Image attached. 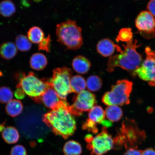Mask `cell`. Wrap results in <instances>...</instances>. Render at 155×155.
Masks as SVG:
<instances>
[{"label":"cell","mask_w":155,"mask_h":155,"mask_svg":"<svg viewBox=\"0 0 155 155\" xmlns=\"http://www.w3.org/2000/svg\"><path fill=\"white\" fill-rule=\"evenodd\" d=\"M69 103L61 100L55 108L49 110L42 117L44 123L56 135L67 139L76 129V123L70 113Z\"/></svg>","instance_id":"cell-1"},{"label":"cell","mask_w":155,"mask_h":155,"mask_svg":"<svg viewBox=\"0 0 155 155\" xmlns=\"http://www.w3.org/2000/svg\"><path fill=\"white\" fill-rule=\"evenodd\" d=\"M137 41H133V38L127 42V45L122 44L124 50L123 51L119 46L116 45L117 51L120 53L110 58L107 64V71L113 72L116 67L125 70L133 76H137L136 71L143 62L142 56L137 51L136 48L141 45H137Z\"/></svg>","instance_id":"cell-2"},{"label":"cell","mask_w":155,"mask_h":155,"mask_svg":"<svg viewBox=\"0 0 155 155\" xmlns=\"http://www.w3.org/2000/svg\"><path fill=\"white\" fill-rule=\"evenodd\" d=\"M145 137V132L139 130L135 121L126 118L122 122L117 135L114 138V149H120L123 145L127 149L137 148L138 144L144 140Z\"/></svg>","instance_id":"cell-3"},{"label":"cell","mask_w":155,"mask_h":155,"mask_svg":"<svg viewBox=\"0 0 155 155\" xmlns=\"http://www.w3.org/2000/svg\"><path fill=\"white\" fill-rule=\"evenodd\" d=\"M82 31V28L75 21L69 19L57 25L56 34L58 41L67 49H79L83 44Z\"/></svg>","instance_id":"cell-4"},{"label":"cell","mask_w":155,"mask_h":155,"mask_svg":"<svg viewBox=\"0 0 155 155\" xmlns=\"http://www.w3.org/2000/svg\"><path fill=\"white\" fill-rule=\"evenodd\" d=\"M133 85L132 82L127 79L117 81L115 85L112 86L111 91L104 94L102 102L108 106L129 104Z\"/></svg>","instance_id":"cell-5"},{"label":"cell","mask_w":155,"mask_h":155,"mask_svg":"<svg viewBox=\"0 0 155 155\" xmlns=\"http://www.w3.org/2000/svg\"><path fill=\"white\" fill-rule=\"evenodd\" d=\"M50 86L49 82L39 79L33 73L30 72L28 75L22 73L20 75L17 88H22L27 95L40 102L42 95Z\"/></svg>","instance_id":"cell-6"},{"label":"cell","mask_w":155,"mask_h":155,"mask_svg":"<svg viewBox=\"0 0 155 155\" xmlns=\"http://www.w3.org/2000/svg\"><path fill=\"white\" fill-rule=\"evenodd\" d=\"M85 140L91 155H104L114 149V139L105 127H103L101 132L95 137L91 134L86 135Z\"/></svg>","instance_id":"cell-7"},{"label":"cell","mask_w":155,"mask_h":155,"mask_svg":"<svg viewBox=\"0 0 155 155\" xmlns=\"http://www.w3.org/2000/svg\"><path fill=\"white\" fill-rule=\"evenodd\" d=\"M73 74L72 71L67 67L58 68L53 71V77L49 82L62 100L67 101L68 95L72 93L70 82Z\"/></svg>","instance_id":"cell-8"},{"label":"cell","mask_w":155,"mask_h":155,"mask_svg":"<svg viewBox=\"0 0 155 155\" xmlns=\"http://www.w3.org/2000/svg\"><path fill=\"white\" fill-rule=\"evenodd\" d=\"M73 104L70 106V112L73 115L79 116L83 112L90 111L96 103L95 96L88 91L84 90L74 96Z\"/></svg>","instance_id":"cell-9"},{"label":"cell","mask_w":155,"mask_h":155,"mask_svg":"<svg viewBox=\"0 0 155 155\" xmlns=\"http://www.w3.org/2000/svg\"><path fill=\"white\" fill-rule=\"evenodd\" d=\"M146 57L136 71L137 76L147 81L150 86H155V51L150 47L145 48Z\"/></svg>","instance_id":"cell-10"},{"label":"cell","mask_w":155,"mask_h":155,"mask_svg":"<svg viewBox=\"0 0 155 155\" xmlns=\"http://www.w3.org/2000/svg\"><path fill=\"white\" fill-rule=\"evenodd\" d=\"M105 111L101 107L94 106L89 112L88 119L83 124L82 129L96 134L98 131L97 127L98 124H102L104 127H110L111 125V122L105 120Z\"/></svg>","instance_id":"cell-11"},{"label":"cell","mask_w":155,"mask_h":155,"mask_svg":"<svg viewBox=\"0 0 155 155\" xmlns=\"http://www.w3.org/2000/svg\"><path fill=\"white\" fill-rule=\"evenodd\" d=\"M135 26L143 38L150 39L155 36V19L149 11L141 12L135 19Z\"/></svg>","instance_id":"cell-12"},{"label":"cell","mask_w":155,"mask_h":155,"mask_svg":"<svg viewBox=\"0 0 155 155\" xmlns=\"http://www.w3.org/2000/svg\"><path fill=\"white\" fill-rule=\"evenodd\" d=\"M60 100L57 92L50 84L42 95L41 101L46 107L51 109L58 105L61 101Z\"/></svg>","instance_id":"cell-13"},{"label":"cell","mask_w":155,"mask_h":155,"mask_svg":"<svg viewBox=\"0 0 155 155\" xmlns=\"http://www.w3.org/2000/svg\"><path fill=\"white\" fill-rule=\"evenodd\" d=\"M116 48V45L108 38H104L100 41L97 46L98 53L104 57L112 55L115 52Z\"/></svg>","instance_id":"cell-14"},{"label":"cell","mask_w":155,"mask_h":155,"mask_svg":"<svg viewBox=\"0 0 155 155\" xmlns=\"http://www.w3.org/2000/svg\"><path fill=\"white\" fill-rule=\"evenodd\" d=\"M73 68L76 72L84 74L88 72L91 66V63L87 58L78 55L73 59L72 63Z\"/></svg>","instance_id":"cell-15"},{"label":"cell","mask_w":155,"mask_h":155,"mask_svg":"<svg viewBox=\"0 0 155 155\" xmlns=\"http://www.w3.org/2000/svg\"><path fill=\"white\" fill-rule=\"evenodd\" d=\"M48 64L47 58L41 53H37L31 56L30 60V67L36 71H41L45 68Z\"/></svg>","instance_id":"cell-16"},{"label":"cell","mask_w":155,"mask_h":155,"mask_svg":"<svg viewBox=\"0 0 155 155\" xmlns=\"http://www.w3.org/2000/svg\"><path fill=\"white\" fill-rule=\"evenodd\" d=\"M17 48L12 42H4L0 46V55L5 60H11L17 55Z\"/></svg>","instance_id":"cell-17"},{"label":"cell","mask_w":155,"mask_h":155,"mask_svg":"<svg viewBox=\"0 0 155 155\" xmlns=\"http://www.w3.org/2000/svg\"><path fill=\"white\" fill-rule=\"evenodd\" d=\"M2 136L6 142L9 144L17 142L19 138L18 130L15 127H7L2 132Z\"/></svg>","instance_id":"cell-18"},{"label":"cell","mask_w":155,"mask_h":155,"mask_svg":"<svg viewBox=\"0 0 155 155\" xmlns=\"http://www.w3.org/2000/svg\"><path fill=\"white\" fill-rule=\"evenodd\" d=\"M23 110L22 103L18 100H13L7 104L5 110L8 115L12 117H16L22 113Z\"/></svg>","instance_id":"cell-19"},{"label":"cell","mask_w":155,"mask_h":155,"mask_svg":"<svg viewBox=\"0 0 155 155\" xmlns=\"http://www.w3.org/2000/svg\"><path fill=\"white\" fill-rule=\"evenodd\" d=\"M105 113L107 119L112 122L120 121L123 115V110L117 106H108L106 108Z\"/></svg>","instance_id":"cell-20"},{"label":"cell","mask_w":155,"mask_h":155,"mask_svg":"<svg viewBox=\"0 0 155 155\" xmlns=\"http://www.w3.org/2000/svg\"><path fill=\"white\" fill-rule=\"evenodd\" d=\"M82 146L74 140L67 141L64 145L63 151L65 155H81L82 153Z\"/></svg>","instance_id":"cell-21"},{"label":"cell","mask_w":155,"mask_h":155,"mask_svg":"<svg viewBox=\"0 0 155 155\" xmlns=\"http://www.w3.org/2000/svg\"><path fill=\"white\" fill-rule=\"evenodd\" d=\"M86 86V81L81 75H76L71 78L70 82L71 92L78 94L85 90Z\"/></svg>","instance_id":"cell-22"},{"label":"cell","mask_w":155,"mask_h":155,"mask_svg":"<svg viewBox=\"0 0 155 155\" xmlns=\"http://www.w3.org/2000/svg\"><path fill=\"white\" fill-rule=\"evenodd\" d=\"M15 5L11 0H3L0 2V15L5 17L12 16L16 12Z\"/></svg>","instance_id":"cell-23"},{"label":"cell","mask_w":155,"mask_h":155,"mask_svg":"<svg viewBox=\"0 0 155 155\" xmlns=\"http://www.w3.org/2000/svg\"><path fill=\"white\" fill-rule=\"evenodd\" d=\"M44 33L42 29L38 26H34L29 29L28 38L31 42L39 44L44 38Z\"/></svg>","instance_id":"cell-24"},{"label":"cell","mask_w":155,"mask_h":155,"mask_svg":"<svg viewBox=\"0 0 155 155\" xmlns=\"http://www.w3.org/2000/svg\"><path fill=\"white\" fill-rule=\"evenodd\" d=\"M15 45L17 49L22 52L28 51L32 48V44L27 37L24 35H19L15 39Z\"/></svg>","instance_id":"cell-25"},{"label":"cell","mask_w":155,"mask_h":155,"mask_svg":"<svg viewBox=\"0 0 155 155\" xmlns=\"http://www.w3.org/2000/svg\"><path fill=\"white\" fill-rule=\"evenodd\" d=\"M86 85L87 88L91 91H97L102 86L101 79L97 75H91L87 79Z\"/></svg>","instance_id":"cell-26"},{"label":"cell","mask_w":155,"mask_h":155,"mask_svg":"<svg viewBox=\"0 0 155 155\" xmlns=\"http://www.w3.org/2000/svg\"><path fill=\"white\" fill-rule=\"evenodd\" d=\"M13 94L12 91L8 87H2L0 88V103L7 104L12 100Z\"/></svg>","instance_id":"cell-27"},{"label":"cell","mask_w":155,"mask_h":155,"mask_svg":"<svg viewBox=\"0 0 155 155\" xmlns=\"http://www.w3.org/2000/svg\"><path fill=\"white\" fill-rule=\"evenodd\" d=\"M133 38V33L131 29L130 28H124L120 30L119 35L117 36L116 41L119 42V41L127 42Z\"/></svg>","instance_id":"cell-28"},{"label":"cell","mask_w":155,"mask_h":155,"mask_svg":"<svg viewBox=\"0 0 155 155\" xmlns=\"http://www.w3.org/2000/svg\"><path fill=\"white\" fill-rule=\"evenodd\" d=\"M51 40L50 34H48L47 37L44 38L38 45V50H44L49 53L51 48Z\"/></svg>","instance_id":"cell-29"},{"label":"cell","mask_w":155,"mask_h":155,"mask_svg":"<svg viewBox=\"0 0 155 155\" xmlns=\"http://www.w3.org/2000/svg\"><path fill=\"white\" fill-rule=\"evenodd\" d=\"M11 155H27L26 150L22 145H16L12 149Z\"/></svg>","instance_id":"cell-30"},{"label":"cell","mask_w":155,"mask_h":155,"mask_svg":"<svg viewBox=\"0 0 155 155\" xmlns=\"http://www.w3.org/2000/svg\"><path fill=\"white\" fill-rule=\"evenodd\" d=\"M143 150L137 148H129L127 149L124 155H142Z\"/></svg>","instance_id":"cell-31"},{"label":"cell","mask_w":155,"mask_h":155,"mask_svg":"<svg viewBox=\"0 0 155 155\" xmlns=\"http://www.w3.org/2000/svg\"><path fill=\"white\" fill-rule=\"evenodd\" d=\"M25 94L24 90L20 87H17L15 92V97L18 100L23 99L25 97Z\"/></svg>","instance_id":"cell-32"},{"label":"cell","mask_w":155,"mask_h":155,"mask_svg":"<svg viewBox=\"0 0 155 155\" xmlns=\"http://www.w3.org/2000/svg\"><path fill=\"white\" fill-rule=\"evenodd\" d=\"M147 8L149 12L155 17V0H150L147 5Z\"/></svg>","instance_id":"cell-33"},{"label":"cell","mask_w":155,"mask_h":155,"mask_svg":"<svg viewBox=\"0 0 155 155\" xmlns=\"http://www.w3.org/2000/svg\"><path fill=\"white\" fill-rule=\"evenodd\" d=\"M142 155H155V151L152 148H147L143 151Z\"/></svg>","instance_id":"cell-34"},{"label":"cell","mask_w":155,"mask_h":155,"mask_svg":"<svg viewBox=\"0 0 155 155\" xmlns=\"http://www.w3.org/2000/svg\"><path fill=\"white\" fill-rule=\"evenodd\" d=\"M31 0H21V3L25 7H28L30 5Z\"/></svg>","instance_id":"cell-35"},{"label":"cell","mask_w":155,"mask_h":155,"mask_svg":"<svg viewBox=\"0 0 155 155\" xmlns=\"http://www.w3.org/2000/svg\"><path fill=\"white\" fill-rule=\"evenodd\" d=\"M5 128L4 124H0V133L1 132H2Z\"/></svg>","instance_id":"cell-36"},{"label":"cell","mask_w":155,"mask_h":155,"mask_svg":"<svg viewBox=\"0 0 155 155\" xmlns=\"http://www.w3.org/2000/svg\"><path fill=\"white\" fill-rule=\"evenodd\" d=\"M42 0H34V1L36 3H39Z\"/></svg>","instance_id":"cell-37"},{"label":"cell","mask_w":155,"mask_h":155,"mask_svg":"<svg viewBox=\"0 0 155 155\" xmlns=\"http://www.w3.org/2000/svg\"><path fill=\"white\" fill-rule=\"evenodd\" d=\"M135 1H138V0H135Z\"/></svg>","instance_id":"cell-38"},{"label":"cell","mask_w":155,"mask_h":155,"mask_svg":"<svg viewBox=\"0 0 155 155\" xmlns=\"http://www.w3.org/2000/svg\"></svg>","instance_id":"cell-39"}]
</instances>
